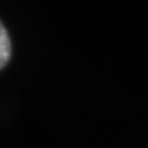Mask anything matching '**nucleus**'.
I'll return each mask as SVG.
<instances>
[{
    "label": "nucleus",
    "mask_w": 148,
    "mask_h": 148,
    "mask_svg": "<svg viewBox=\"0 0 148 148\" xmlns=\"http://www.w3.org/2000/svg\"><path fill=\"white\" fill-rule=\"evenodd\" d=\"M12 56V42L7 28L0 20V71L11 61Z\"/></svg>",
    "instance_id": "nucleus-1"
}]
</instances>
